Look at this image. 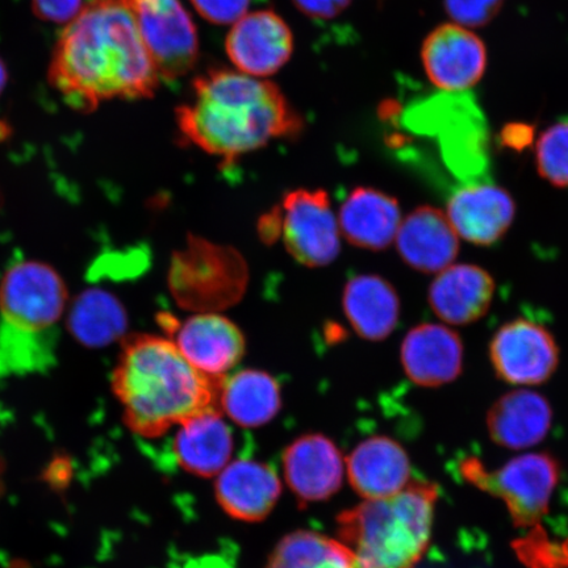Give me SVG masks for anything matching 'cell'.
Masks as SVG:
<instances>
[{
  "mask_svg": "<svg viewBox=\"0 0 568 568\" xmlns=\"http://www.w3.org/2000/svg\"><path fill=\"white\" fill-rule=\"evenodd\" d=\"M346 464L354 491L365 500L399 494L412 481L407 452L386 436H374L355 446Z\"/></svg>",
  "mask_w": 568,
  "mask_h": 568,
  "instance_id": "obj_19",
  "label": "cell"
},
{
  "mask_svg": "<svg viewBox=\"0 0 568 568\" xmlns=\"http://www.w3.org/2000/svg\"><path fill=\"white\" fill-rule=\"evenodd\" d=\"M396 199L382 191L358 187L339 210L341 233L351 244L379 252L393 244L402 224Z\"/></svg>",
  "mask_w": 568,
  "mask_h": 568,
  "instance_id": "obj_23",
  "label": "cell"
},
{
  "mask_svg": "<svg viewBox=\"0 0 568 568\" xmlns=\"http://www.w3.org/2000/svg\"><path fill=\"white\" fill-rule=\"evenodd\" d=\"M536 159L545 181L554 187H568V123L552 125L539 136Z\"/></svg>",
  "mask_w": 568,
  "mask_h": 568,
  "instance_id": "obj_28",
  "label": "cell"
},
{
  "mask_svg": "<svg viewBox=\"0 0 568 568\" xmlns=\"http://www.w3.org/2000/svg\"><path fill=\"white\" fill-rule=\"evenodd\" d=\"M266 568H354V557L339 539L296 530L275 546Z\"/></svg>",
  "mask_w": 568,
  "mask_h": 568,
  "instance_id": "obj_27",
  "label": "cell"
},
{
  "mask_svg": "<svg viewBox=\"0 0 568 568\" xmlns=\"http://www.w3.org/2000/svg\"><path fill=\"white\" fill-rule=\"evenodd\" d=\"M223 379L197 371L172 339L139 335L123 345L112 390L128 429L159 438L191 417L220 409Z\"/></svg>",
  "mask_w": 568,
  "mask_h": 568,
  "instance_id": "obj_3",
  "label": "cell"
},
{
  "mask_svg": "<svg viewBox=\"0 0 568 568\" xmlns=\"http://www.w3.org/2000/svg\"><path fill=\"white\" fill-rule=\"evenodd\" d=\"M288 253L308 267L332 264L339 253V225L323 190H295L274 211Z\"/></svg>",
  "mask_w": 568,
  "mask_h": 568,
  "instance_id": "obj_9",
  "label": "cell"
},
{
  "mask_svg": "<svg viewBox=\"0 0 568 568\" xmlns=\"http://www.w3.org/2000/svg\"><path fill=\"white\" fill-rule=\"evenodd\" d=\"M552 409L541 394L515 389L497 399L487 414L489 437L496 445L524 450L544 442L551 428Z\"/></svg>",
  "mask_w": 568,
  "mask_h": 568,
  "instance_id": "obj_21",
  "label": "cell"
},
{
  "mask_svg": "<svg viewBox=\"0 0 568 568\" xmlns=\"http://www.w3.org/2000/svg\"><path fill=\"white\" fill-rule=\"evenodd\" d=\"M71 474H73V468H71L70 462L60 457L55 458L48 467L45 478L49 485L63 487L68 485Z\"/></svg>",
  "mask_w": 568,
  "mask_h": 568,
  "instance_id": "obj_33",
  "label": "cell"
},
{
  "mask_svg": "<svg viewBox=\"0 0 568 568\" xmlns=\"http://www.w3.org/2000/svg\"><path fill=\"white\" fill-rule=\"evenodd\" d=\"M462 475L473 486L499 497L517 528L537 527L548 514L559 480V465L546 453L523 454L496 471H488L478 459L462 464Z\"/></svg>",
  "mask_w": 568,
  "mask_h": 568,
  "instance_id": "obj_7",
  "label": "cell"
},
{
  "mask_svg": "<svg viewBox=\"0 0 568 568\" xmlns=\"http://www.w3.org/2000/svg\"><path fill=\"white\" fill-rule=\"evenodd\" d=\"M495 281L485 268L460 264L438 273L429 288V304L443 322L468 325L478 322L491 307Z\"/></svg>",
  "mask_w": 568,
  "mask_h": 568,
  "instance_id": "obj_20",
  "label": "cell"
},
{
  "mask_svg": "<svg viewBox=\"0 0 568 568\" xmlns=\"http://www.w3.org/2000/svg\"><path fill=\"white\" fill-rule=\"evenodd\" d=\"M49 82L63 102L91 112L104 102L152 98L160 75L122 0H91L53 49Z\"/></svg>",
  "mask_w": 568,
  "mask_h": 568,
  "instance_id": "obj_1",
  "label": "cell"
},
{
  "mask_svg": "<svg viewBox=\"0 0 568 568\" xmlns=\"http://www.w3.org/2000/svg\"><path fill=\"white\" fill-rule=\"evenodd\" d=\"M395 241L402 260L424 274L442 273L459 253V236L446 213L430 205L409 213Z\"/></svg>",
  "mask_w": 568,
  "mask_h": 568,
  "instance_id": "obj_17",
  "label": "cell"
},
{
  "mask_svg": "<svg viewBox=\"0 0 568 568\" xmlns=\"http://www.w3.org/2000/svg\"><path fill=\"white\" fill-rule=\"evenodd\" d=\"M193 88V101L176 110L178 125L193 144L216 158L232 162L302 131V118L272 82L213 69L197 77Z\"/></svg>",
  "mask_w": 568,
  "mask_h": 568,
  "instance_id": "obj_2",
  "label": "cell"
},
{
  "mask_svg": "<svg viewBox=\"0 0 568 568\" xmlns=\"http://www.w3.org/2000/svg\"><path fill=\"white\" fill-rule=\"evenodd\" d=\"M162 328L197 371L223 378L245 353V338L231 320L216 314H199L180 323L161 316Z\"/></svg>",
  "mask_w": 568,
  "mask_h": 568,
  "instance_id": "obj_11",
  "label": "cell"
},
{
  "mask_svg": "<svg viewBox=\"0 0 568 568\" xmlns=\"http://www.w3.org/2000/svg\"><path fill=\"white\" fill-rule=\"evenodd\" d=\"M67 284L52 266L21 260L0 281V381L52 368Z\"/></svg>",
  "mask_w": 568,
  "mask_h": 568,
  "instance_id": "obj_4",
  "label": "cell"
},
{
  "mask_svg": "<svg viewBox=\"0 0 568 568\" xmlns=\"http://www.w3.org/2000/svg\"><path fill=\"white\" fill-rule=\"evenodd\" d=\"M219 506L236 520L260 523L273 513L282 494L278 475L257 460H234L217 475Z\"/></svg>",
  "mask_w": 568,
  "mask_h": 568,
  "instance_id": "obj_18",
  "label": "cell"
},
{
  "mask_svg": "<svg viewBox=\"0 0 568 568\" xmlns=\"http://www.w3.org/2000/svg\"><path fill=\"white\" fill-rule=\"evenodd\" d=\"M402 365L417 386L447 385L464 368V343L456 331L445 325H417L403 341Z\"/></svg>",
  "mask_w": 568,
  "mask_h": 568,
  "instance_id": "obj_16",
  "label": "cell"
},
{
  "mask_svg": "<svg viewBox=\"0 0 568 568\" xmlns=\"http://www.w3.org/2000/svg\"><path fill=\"white\" fill-rule=\"evenodd\" d=\"M247 284V267L230 246L191 236L173 255L169 287L182 308L213 314L240 302Z\"/></svg>",
  "mask_w": 568,
  "mask_h": 568,
  "instance_id": "obj_6",
  "label": "cell"
},
{
  "mask_svg": "<svg viewBox=\"0 0 568 568\" xmlns=\"http://www.w3.org/2000/svg\"><path fill=\"white\" fill-rule=\"evenodd\" d=\"M126 312L115 296L103 290H88L77 297L68 317V328L88 347H104L125 335Z\"/></svg>",
  "mask_w": 568,
  "mask_h": 568,
  "instance_id": "obj_26",
  "label": "cell"
},
{
  "mask_svg": "<svg viewBox=\"0 0 568 568\" xmlns=\"http://www.w3.org/2000/svg\"><path fill=\"white\" fill-rule=\"evenodd\" d=\"M283 471L291 491L302 503L328 500L343 486V454L328 437L310 433L284 450Z\"/></svg>",
  "mask_w": 568,
  "mask_h": 568,
  "instance_id": "obj_14",
  "label": "cell"
},
{
  "mask_svg": "<svg viewBox=\"0 0 568 568\" xmlns=\"http://www.w3.org/2000/svg\"><path fill=\"white\" fill-rule=\"evenodd\" d=\"M278 382L260 371H243L223 379L220 409L244 428H258L280 414Z\"/></svg>",
  "mask_w": 568,
  "mask_h": 568,
  "instance_id": "obj_25",
  "label": "cell"
},
{
  "mask_svg": "<svg viewBox=\"0 0 568 568\" xmlns=\"http://www.w3.org/2000/svg\"><path fill=\"white\" fill-rule=\"evenodd\" d=\"M226 53L241 73L273 75L294 51L293 33L273 11L248 13L233 26L226 38Z\"/></svg>",
  "mask_w": 568,
  "mask_h": 568,
  "instance_id": "obj_13",
  "label": "cell"
},
{
  "mask_svg": "<svg viewBox=\"0 0 568 568\" xmlns=\"http://www.w3.org/2000/svg\"><path fill=\"white\" fill-rule=\"evenodd\" d=\"M516 215L513 195L495 184H470L456 191L447 203L446 216L467 243L489 246L508 232Z\"/></svg>",
  "mask_w": 568,
  "mask_h": 568,
  "instance_id": "obj_15",
  "label": "cell"
},
{
  "mask_svg": "<svg viewBox=\"0 0 568 568\" xmlns=\"http://www.w3.org/2000/svg\"><path fill=\"white\" fill-rule=\"evenodd\" d=\"M445 10L456 24L478 28L489 23L500 12L504 0H444Z\"/></svg>",
  "mask_w": 568,
  "mask_h": 568,
  "instance_id": "obj_29",
  "label": "cell"
},
{
  "mask_svg": "<svg viewBox=\"0 0 568 568\" xmlns=\"http://www.w3.org/2000/svg\"><path fill=\"white\" fill-rule=\"evenodd\" d=\"M234 439L222 410L210 409L178 426L174 453L178 464L201 478L217 477L231 464Z\"/></svg>",
  "mask_w": 568,
  "mask_h": 568,
  "instance_id": "obj_22",
  "label": "cell"
},
{
  "mask_svg": "<svg viewBox=\"0 0 568 568\" xmlns=\"http://www.w3.org/2000/svg\"><path fill=\"white\" fill-rule=\"evenodd\" d=\"M34 17L54 24H69L84 7L83 0H31Z\"/></svg>",
  "mask_w": 568,
  "mask_h": 568,
  "instance_id": "obj_31",
  "label": "cell"
},
{
  "mask_svg": "<svg viewBox=\"0 0 568 568\" xmlns=\"http://www.w3.org/2000/svg\"><path fill=\"white\" fill-rule=\"evenodd\" d=\"M9 69H7L6 62L2 57H0V97H2L7 84H9Z\"/></svg>",
  "mask_w": 568,
  "mask_h": 568,
  "instance_id": "obj_34",
  "label": "cell"
},
{
  "mask_svg": "<svg viewBox=\"0 0 568 568\" xmlns=\"http://www.w3.org/2000/svg\"><path fill=\"white\" fill-rule=\"evenodd\" d=\"M422 59L432 83L450 92L475 87L487 65L483 41L456 23L439 26L425 39Z\"/></svg>",
  "mask_w": 568,
  "mask_h": 568,
  "instance_id": "obj_12",
  "label": "cell"
},
{
  "mask_svg": "<svg viewBox=\"0 0 568 568\" xmlns=\"http://www.w3.org/2000/svg\"><path fill=\"white\" fill-rule=\"evenodd\" d=\"M162 80L175 81L196 65L199 40L194 21L180 0H122Z\"/></svg>",
  "mask_w": 568,
  "mask_h": 568,
  "instance_id": "obj_8",
  "label": "cell"
},
{
  "mask_svg": "<svg viewBox=\"0 0 568 568\" xmlns=\"http://www.w3.org/2000/svg\"><path fill=\"white\" fill-rule=\"evenodd\" d=\"M489 359L497 378L515 386H538L557 372L559 347L542 325L516 318L495 333Z\"/></svg>",
  "mask_w": 568,
  "mask_h": 568,
  "instance_id": "obj_10",
  "label": "cell"
},
{
  "mask_svg": "<svg viewBox=\"0 0 568 568\" xmlns=\"http://www.w3.org/2000/svg\"><path fill=\"white\" fill-rule=\"evenodd\" d=\"M352 0H294L305 16L316 19H332L339 16Z\"/></svg>",
  "mask_w": 568,
  "mask_h": 568,
  "instance_id": "obj_32",
  "label": "cell"
},
{
  "mask_svg": "<svg viewBox=\"0 0 568 568\" xmlns=\"http://www.w3.org/2000/svg\"><path fill=\"white\" fill-rule=\"evenodd\" d=\"M201 16L215 24H236L246 16L252 0H191Z\"/></svg>",
  "mask_w": 568,
  "mask_h": 568,
  "instance_id": "obj_30",
  "label": "cell"
},
{
  "mask_svg": "<svg viewBox=\"0 0 568 568\" xmlns=\"http://www.w3.org/2000/svg\"><path fill=\"white\" fill-rule=\"evenodd\" d=\"M438 489L415 480L385 499L365 500L337 517L354 568H416L429 548Z\"/></svg>",
  "mask_w": 568,
  "mask_h": 568,
  "instance_id": "obj_5",
  "label": "cell"
},
{
  "mask_svg": "<svg viewBox=\"0 0 568 568\" xmlns=\"http://www.w3.org/2000/svg\"><path fill=\"white\" fill-rule=\"evenodd\" d=\"M343 304L353 329L366 339H385L399 323V296L382 276H354L346 284Z\"/></svg>",
  "mask_w": 568,
  "mask_h": 568,
  "instance_id": "obj_24",
  "label": "cell"
}]
</instances>
